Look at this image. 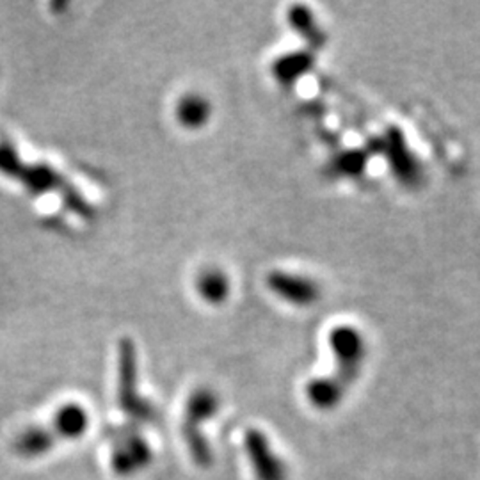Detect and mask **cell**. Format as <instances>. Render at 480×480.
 <instances>
[{"mask_svg":"<svg viewBox=\"0 0 480 480\" xmlns=\"http://www.w3.org/2000/svg\"><path fill=\"white\" fill-rule=\"evenodd\" d=\"M218 409V395L212 392L211 388H200V390L192 393L187 400L183 435H185L187 446L191 448L192 459L201 466L211 465L212 454H211L209 443L205 441V437L201 436L200 426L205 424L211 416H214Z\"/></svg>","mask_w":480,"mask_h":480,"instance_id":"cell-1","label":"cell"},{"mask_svg":"<svg viewBox=\"0 0 480 480\" xmlns=\"http://www.w3.org/2000/svg\"><path fill=\"white\" fill-rule=\"evenodd\" d=\"M329 349L333 350L337 359V379L349 387L350 381H354L363 367V361L367 358V342L363 333L350 324H340L335 326L329 331Z\"/></svg>","mask_w":480,"mask_h":480,"instance_id":"cell-2","label":"cell"},{"mask_svg":"<svg viewBox=\"0 0 480 480\" xmlns=\"http://www.w3.org/2000/svg\"><path fill=\"white\" fill-rule=\"evenodd\" d=\"M265 287L274 298L296 308H309L320 301V285L299 272L270 270L265 276Z\"/></svg>","mask_w":480,"mask_h":480,"instance_id":"cell-3","label":"cell"},{"mask_svg":"<svg viewBox=\"0 0 480 480\" xmlns=\"http://www.w3.org/2000/svg\"><path fill=\"white\" fill-rule=\"evenodd\" d=\"M120 406L127 415L139 422H157V413L150 402L137 395V368H135V350L131 340L122 344V363H120Z\"/></svg>","mask_w":480,"mask_h":480,"instance_id":"cell-4","label":"cell"},{"mask_svg":"<svg viewBox=\"0 0 480 480\" xmlns=\"http://www.w3.org/2000/svg\"><path fill=\"white\" fill-rule=\"evenodd\" d=\"M109 436L113 439V468L116 474L131 475L150 463L152 450L133 427L114 429Z\"/></svg>","mask_w":480,"mask_h":480,"instance_id":"cell-5","label":"cell"},{"mask_svg":"<svg viewBox=\"0 0 480 480\" xmlns=\"http://www.w3.org/2000/svg\"><path fill=\"white\" fill-rule=\"evenodd\" d=\"M246 448L259 480H287L285 465L272 452L263 433L251 429L246 436Z\"/></svg>","mask_w":480,"mask_h":480,"instance_id":"cell-6","label":"cell"},{"mask_svg":"<svg viewBox=\"0 0 480 480\" xmlns=\"http://www.w3.org/2000/svg\"><path fill=\"white\" fill-rule=\"evenodd\" d=\"M212 113H214L212 102L198 91L183 93L175 105L176 122L185 131L205 129L212 120Z\"/></svg>","mask_w":480,"mask_h":480,"instance_id":"cell-7","label":"cell"},{"mask_svg":"<svg viewBox=\"0 0 480 480\" xmlns=\"http://www.w3.org/2000/svg\"><path fill=\"white\" fill-rule=\"evenodd\" d=\"M315 66V52L296 50L276 57L270 64V73L283 88L296 86Z\"/></svg>","mask_w":480,"mask_h":480,"instance_id":"cell-8","label":"cell"},{"mask_svg":"<svg viewBox=\"0 0 480 480\" xmlns=\"http://www.w3.org/2000/svg\"><path fill=\"white\" fill-rule=\"evenodd\" d=\"M194 290L205 305L222 306L231 296V279L220 267L209 265L196 274Z\"/></svg>","mask_w":480,"mask_h":480,"instance_id":"cell-9","label":"cell"},{"mask_svg":"<svg viewBox=\"0 0 480 480\" xmlns=\"http://www.w3.org/2000/svg\"><path fill=\"white\" fill-rule=\"evenodd\" d=\"M287 22L290 24L292 31L305 40L308 50L317 52L326 44V36L318 25V20L315 18V13L308 5L303 4L292 5L290 11L287 13Z\"/></svg>","mask_w":480,"mask_h":480,"instance_id":"cell-10","label":"cell"},{"mask_svg":"<svg viewBox=\"0 0 480 480\" xmlns=\"http://www.w3.org/2000/svg\"><path fill=\"white\" fill-rule=\"evenodd\" d=\"M88 426L89 416L86 409L79 404H66L55 413L50 429L57 439H73L83 436Z\"/></svg>","mask_w":480,"mask_h":480,"instance_id":"cell-11","label":"cell"},{"mask_svg":"<svg viewBox=\"0 0 480 480\" xmlns=\"http://www.w3.org/2000/svg\"><path fill=\"white\" fill-rule=\"evenodd\" d=\"M348 390L346 385H342L335 376L333 377H318L311 379L306 387V397L309 404L317 409H333L340 404L344 393Z\"/></svg>","mask_w":480,"mask_h":480,"instance_id":"cell-12","label":"cell"},{"mask_svg":"<svg viewBox=\"0 0 480 480\" xmlns=\"http://www.w3.org/2000/svg\"><path fill=\"white\" fill-rule=\"evenodd\" d=\"M365 166H367V153L363 150H350L335 157L331 164V171L340 176H358L363 173Z\"/></svg>","mask_w":480,"mask_h":480,"instance_id":"cell-13","label":"cell"}]
</instances>
